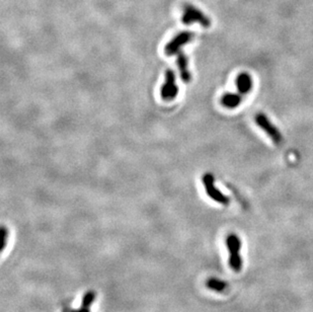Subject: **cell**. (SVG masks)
<instances>
[{
	"label": "cell",
	"instance_id": "1",
	"mask_svg": "<svg viewBox=\"0 0 313 312\" xmlns=\"http://www.w3.org/2000/svg\"><path fill=\"white\" fill-rule=\"evenodd\" d=\"M226 246L230 253L229 266L234 272H240L242 268V260L239 255L241 247V241L239 237L234 233H230L226 237Z\"/></svg>",
	"mask_w": 313,
	"mask_h": 312
},
{
	"label": "cell",
	"instance_id": "2",
	"mask_svg": "<svg viewBox=\"0 0 313 312\" xmlns=\"http://www.w3.org/2000/svg\"><path fill=\"white\" fill-rule=\"evenodd\" d=\"M182 22L186 26L192 25L193 23H199L203 27L206 28L211 26V20L207 15L192 4L183 5V14L182 18Z\"/></svg>",
	"mask_w": 313,
	"mask_h": 312
},
{
	"label": "cell",
	"instance_id": "3",
	"mask_svg": "<svg viewBox=\"0 0 313 312\" xmlns=\"http://www.w3.org/2000/svg\"><path fill=\"white\" fill-rule=\"evenodd\" d=\"M255 121L258 126L271 138L275 144L280 145L283 142V136H282L279 129L271 122L267 115H264L263 113H258L255 117Z\"/></svg>",
	"mask_w": 313,
	"mask_h": 312
},
{
	"label": "cell",
	"instance_id": "4",
	"mask_svg": "<svg viewBox=\"0 0 313 312\" xmlns=\"http://www.w3.org/2000/svg\"><path fill=\"white\" fill-rule=\"evenodd\" d=\"M203 183L205 185V190L209 198H211L213 201L222 204L224 206L229 205L230 199L225 196L220 190H218L215 186V178L211 174H205L202 178Z\"/></svg>",
	"mask_w": 313,
	"mask_h": 312
},
{
	"label": "cell",
	"instance_id": "5",
	"mask_svg": "<svg viewBox=\"0 0 313 312\" xmlns=\"http://www.w3.org/2000/svg\"><path fill=\"white\" fill-rule=\"evenodd\" d=\"M179 95V87L176 83V74L174 70L168 69L165 72V82L161 86L160 96L164 101H173Z\"/></svg>",
	"mask_w": 313,
	"mask_h": 312
},
{
	"label": "cell",
	"instance_id": "6",
	"mask_svg": "<svg viewBox=\"0 0 313 312\" xmlns=\"http://www.w3.org/2000/svg\"><path fill=\"white\" fill-rule=\"evenodd\" d=\"M195 35L192 32H182L178 34L173 40L169 41L165 46V54L167 56H173L181 52V48L183 46L190 43L194 39Z\"/></svg>",
	"mask_w": 313,
	"mask_h": 312
},
{
	"label": "cell",
	"instance_id": "7",
	"mask_svg": "<svg viewBox=\"0 0 313 312\" xmlns=\"http://www.w3.org/2000/svg\"><path fill=\"white\" fill-rule=\"evenodd\" d=\"M235 83H236V87H237L238 92L240 93V95H243V96L247 95V93L252 91V89L254 87L253 77L250 76V74L247 72L239 73L236 77Z\"/></svg>",
	"mask_w": 313,
	"mask_h": 312
},
{
	"label": "cell",
	"instance_id": "8",
	"mask_svg": "<svg viewBox=\"0 0 313 312\" xmlns=\"http://www.w3.org/2000/svg\"><path fill=\"white\" fill-rule=\"evenodd\" d=\"M177 64H178V68L180 70L182 80L184 83H189L192 79V75H191V72L189 70V61H187V57L183 52L178 53Z\"/></svg>",
	"mask_w": 313,
	"mask_h": 312
},
{
	"label": "cell",
	"instance_id": "9",
	"mask_svg": "<svg viewBox=\"0 0 313 312\" xmlns=\"http://www.w3.org/2000/svg\"><path fill=\"white\" fill-rule=\"evenodd\" d=\"M220 103L224 107L233 110L242 103V95L240 93H225L221 98Z\"/></svg>",
	"mask_w": 313,
	"mask_h": 312
},
{
	"label": "cell",
	"instance_id": "10",
	"mask_svg": "<svg viewBox=\"0 0 313 312\" xmlns=\"http://www.w3.org/2000/svg\"><path fill=\"white\" fill-rule=\"evenodd\" d=\"M227 285L228 284L225 283L224 281L215 279V278L209 279L207 281V287L213 291H216V292H223L227 288Z\"/></svg>",
	"mask_w": 313,
	"mask_h": 312
},
{
	"label": "cell",
	"instance_id": "11",
	"mask_svg": "<svg viewBox=\"0 0 313 312\" xmlns=\"http://www.w3.org/2000/svg\"><path fill=\"white\" fill-rule=\"evenodd\" d=\"M7 238H8V230L5 226H2L1 227V248H0V251L1 252H3L4 248L6 247Z\"/></svg>",
	"mask_w": 313,
	"mask_h": 312
},
{
	"label": "cell",
	"instance_id": "12",
	"mask_svg": "<svg viewBox=\"0 0 313 312\" xmlns=\"http://www.w3.org/2000/svg\"><path fill=\"white\" fill-rule=\"evenodd\" d=\"M89 307L90 306H87L85 304H82V306H80L78 309L74 310V309H71V308H64L63 311L62 312H90L89 311Z\"/></svg>",
	"mask_w": 313,
	"mask_h": 312
}]
</instances>
